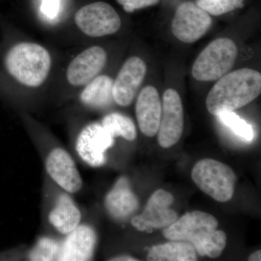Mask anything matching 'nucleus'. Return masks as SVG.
<instances>
[{"mask_svg": "<svg viewBox=\"0 0 261 261\" xmlns=\"http://www.w3.org/2000/svg\"><path fill=\"white\" fill-rule=\"evenodd\" d=\"M147 65L138 57L128 58L113 82L114 102L122 107L130 106L135 99L139 87L145 80Z\"/></svg>", "mask_w": 261, "mask_h": 261, "instance_id": "nucleus-14", "label": "nucleus"}, {"mask_svg": "<svg viewBox=\"0 0 261 261\" xmlns=\"http://www.w3.org/2000/svg\"><path fill=\"white\" fill-rule=\"evenodd\" d=\"M75 22L86 35L92 37L115 34L121 25V18L114 8L103 2L82 7L75 13Z\"/></svg>", "mask_w": 261, "mask_h": 261, "instance_id": "nucleus-9", "label": "nucleus"}, {"mask_svg": "<svg viewBox=\"0 0 261 261\" xmlns=\"http://www.w3.org/2000/svg\"><path fill=\"white\" fill-rule=\"evenodd\" d=\"M155 245L149 252L148 260L153 261H195L197 252L192 244L176 241Z\"/></svg>", "mask_w": 261, "mask_h": 261, "instance_id": "nucleus-19", "label": "nucleus"}, {"mask_svg": "<svg viewBox=\"0 0 261 261\" xmlns=\"http://www.w3.org/2000/svg\"><path fill=\"white\" fill-rule=\"evenodd\" d=\"M173 197L170 192L158 190L149 199L143 212L132 220L134 227L141 231L152 232L169 226L178 219V215L171 208Z\"/></svg>", "mask_w": 261, "mask_h": 261, "instance_id": "nucleus-11", "label": "nucleus"}, {"mask_svg": "<svg viewBox=\"0 0 261 261\" xmlns=\"http://www.w3.org/2000/svg\"><path fill=\"white\" fill-rule=\"evenodd\" d=\"M238 54V47L231 39H215L197 57L192 66V76L200 82L219 80L232 68Z\"/></svg>", "mask_w": 261, "mask_h": 261, "instance_id": "nucleus-5", "label": "nucleus"}, {"mask_svg": "<svg viewBox=\"0 0 261 261\" xmlns=\"http://www.w3.org/2000/svg\"><path fill=\"white\" fill-rule=\"evenodd\" d=\"M61 239L51 233L40 235L22 257L25 260H58L61 248Z\"/></svg>", "mask_w": 261, "mask_h": 261, "instance_id": "nucleus-20", "label": "nucleus"}, {"mask_svg": "<svg viewBox=\"0 0 261 261\" xmlns=\"http://www.w3.org/2000/svg\"><path fill=\"white\" fill-rule=\"evenodd\" d=\"M261 92V74L250 68L227 73L218 80L206 97V108L211 115L231 112L256 99Z\"/></svg>", "mask_w": 261, "mask_h": 261, "instance_id": "nucleus-1", "label": "nucleus"}, {"mask_svg": "<svg viewBox=\"0 0 261 261\" xmlns=\"http://www.w3.org/2000/svg\"><path fill=\"white\" fill-rule=\"evenodd\" d=\"M135 111L141 132L149 137L157 135L162 113V102L155 87L147 86L141 91Z\"/></svg>", "mask_w": 261, "mask_h": 261, "instance_id": "nucleus-16", "label": "nucleus"}, {"mask_svg": "<svg viewBox=\"0 0 261 261\" xmlns=\"http://www.w3.org/2000/svg\"><path fill=\"white\" fill-rule=\"evenodd\" d=\"M226 245V235L221 230H215L202 244L197 253L201 256L218 257L221 255Z\"/></svg>", "mask_w": 261, "mask_h": 261, "instance_id": "nucleus-24", "label": "nucleus"}, {"mask_svg": "<svg viewBox=\"0 0 261 261\" xmlns=\"http://www.w3.org/2000/svg\"><path fill=\"white\" fill-rule=\"evenodd\" d=\"M109 260L113 261H136L138 260L135 257L128 255H117V256L111 257Z\"/></svg>", "mask_w": 261, "mask_h": 261, "instance_id": "nucleus-27", "label": "nucleus"}, {"mask_svg": "<svg viewBox=\"0 0 261 261\" xmlns=\"http://www.w3.org/2000/svg\"><path fill=\"white\" fill-rule=\"evenodd\" d=\"M184 128V110L181 97L176 90L168 89L163 96L162 113L159 128V143L163 148L176 145Z\"/></svg>", "mask_w": 261, "mask_h": 261, "instance_id": "nucleus-12", "label": "nucleus"}, {"mask_svg": "<svg viewBox=\"0 0 261 261\" xmlns=\"http://www.w3.org/2000/svg\"><path fill=\"white\" fill-rule=\"evenodd\" d=\"M101 123L115 139L122 137L127 141H133L137 137L135 123L130 118L121 113H112L106 115Z\"/></svg>", "mask_w": 261, "mask_h": 261, "instance_id": "nucleus-21", "label": "nucleus"}, {"mask_svg": "<svg viewBox=\"0 0 261 261\" xmlns=\"http://www.w3.org/2000/svg\"><path fill=\"white\" fill-rule=\"evenodd\" d=\"M108 214L116 221H124L138 209L139 200L126 177L117 180L105 198Z\"/></svg>", "mask_w": 261, "mask_h": 261, "instance_id": "nucleus-17", "label": "nucleus"}, {"mask_svg": "<svg viewBox=\"0 0 261 261\" xmlns=\"http://www.w3.org/2000/svg\"><path fill=\"white\" fill-rule=\"evenodd\" d=\"M192 178L200 190L218 202L232 198L237 176L224 163L214 159L200 160L192 169Z\"/></svg>", "mask_w": 261, "mask_h": 261, "instance_id": "nucleus-6", "label": "nucleus"}, {"mask_svg": "<svg viewBox=\"0 0 261 261\" xmlns=\"http://www.w3.org/2000/svg\"><path fill=\"white\" fill-rule=\"evenodd\" d=\"M244 0H197L196 5L209 15L218 16L243 7Z\"/></svg>", "mask_w": 261, "mask_h": 261, "instance_id": "nucleus-23", "label": "nucleus"}, {"mask_svg": "<svg viewBox=\"0 0 261 261\" xmlns=\"http://www.w3.org/2000/svg\"><path fill=\"white\" fill-rule=\"evenodd\" d=\"M51 57L45 48L34 43H20L10 49L5 58L7 70L23 85L37 87L47 79Z\"/></svg>", "mask_w": 261, "mask_h": 261, "instance_id": "nucleus-3", "label": "nucleus"}, {"mask_svg": "<svg viewBox=\"0 0 261 261\" xmlns=\"http://www.w3.org/2000/svg\"><path fill=\"white\" fill-rule=\"evenodd\" d=\"M35 143L48 177L71 195L82 191L83 179L70 152L53 140H36Z\"/></svg>", "mask_w": 261, "mask_h": 261, "instance_id": "nucleus-4", "label": "nucleus"}, {"mask_svg": "<svg viewBox=\"0 0 261 261\" xmlns=\"http://www.w3.org/2000/svg\"><path fill=\"white\" fill-rule=\"evenodd\" d=\"M118 4L123 6L127 13H133L137 10L157 5L160 0H116Z\"/></svg>", "mask_w": 261, "mask_h": 261, "instance_id": "nucleus-25", "label": "nucleus"}, {"mask_svg": "<svg viewBox=\"0 0 261 261\" xmlns=\"http://www.w3.org/2000/svg\"><path fill=\"white\" fill-rule=\"evenodd\" d=\"M43 218L51 234L63 238L83 221L80 206L71 194L44 175Z\"/></svg>", "mask_w": 261, "mask_h": 261, "instance_id": "nucleus-2", "label": "nucleus"}, {"mask_svg": "<svg viewBox=\"0 0 261 261\" xmlns=\"http://www.w3.org/2000/svg\"><path fill=\"white\" fill-rule=\"evenodd\" d=\"M261 251L260 250H257V251L253 252L249 257V261H260L261 260Z\"/></svg>", "mask_w": 261, "mask_h": 261, "instance_id": "nucleus-28", "label": "nucleus"}, {"mask_svg": "<svg viewBox=\"0 0 261 261\" xmlns=\"http://www.w3.org/2000/svg\"><path fill=\"white\" fill-rule=\"evenodd\" d=\"M115 145V138L98 122L89 123L77 135L75 154L84 164L99 168L107 163V154Z\"/></svg>", "mask_w": 261, "mask_h": 261, "instance_id": "nucleus-8", "label": "nucleus"}, {"mask_svg": "<svg viewBox=\"0 0 261 261\" xmlns=\"http://www.w3.org/2000/svg\"><path fill=\"white\" fill-rule=\"evenodd\" d=\"M219 222L212 215L202 211L187 213L168 227L163 228L165 238L169 240L192 244L196 252L217 229Z\"/></svg>", "mask_w": 261, "mask_h": 261, "instance_id": "nucleus-7", "label": "nucleus"}, {"mask_svg": "<svg viewBox=\"0 0 261 261\" xmlns=\"http://www.w3.org/2000/svg\"><path fill=\"white\" fill-rule=\"evenodd\" d=\"M212 25V18L205 10L192 2L178 7L171 23V32L178 40L187 44L197 42Z\"/></svg>", "mask_w": 261, "mask_h": 261, "instance_id": "nucleus-10", "label": "nucleus"}, {"mask_svg": "<svg viewBox=\"0 0 261 261\" xmlns=\"http://www.w3.org/2000/svg\"><path fill=\"white\" fill-rule=\"evenodd\" d=\"M113 80L106 75H99L87 84L80 95L81 102L92 109L109 107L114 99Z\"/></svg>", "mask_w": 261, "mask_h": 261, "instance_id": "nucleus-18", "label": "nucleus"}, {"mask_svg": "<svg viewBox=\"0 0 261 261\" xmlns=\"http://www.w3.org/2000/svg\"><path fill=\"white\" fill-rule=\"evenodd\" d=\"M41 10L47 18H56L60 11V0H42Z\"/></svg>", "mask_w": 261, "mask_h": 261, "instance_id": "nucleus-26", "label": "nucleus"}, {"mask_svg": "<svg viewBox=\"0 0 261 261\" xmlns=\"http://www.w3.org/2000/svg\"><path fill=\"white\" fill-rule=\"evenodd\" d=\"M216 116L221 123L229 128L239 138L247 142L253 140L254 130L252 125L240 118L233 111L221 113Z\"/></svg>", "mask_w": 261, "mask_h": 261, "instance_id": "nucleus-22", "label": "nucleus"}, {"mask_svg": "<svg viewBox=\"0 0 261 261\" xmlns=\"http://www.w3.org/2000/svg\"><path fill=\"white\" fill-rule=\"evenodd\" d=\"M107 62V53L103 48L94 46L86 49L70 63L67 79L75 87L87 85L100 73Z\"/></svg>", "mask_w": 261, "mask_h": 261, "instance_id": "nucleus-15", "label": "nucleus"}, {"mask_svg": "<svg viewBox=\"0 0 261 261\" xmlns=\"http://www.w3.org/2000/svg\"><path fill=\"white\" fill-rule=\"evenodd\" d=\"M98 237L92 224L82 221L61 239L60 261H87L94 258Z\"/></svg>", "mask_w": 261, "mask_h": 261, "instance_id": "nucleus-13", "label": "nucleus"}]
</instances>
